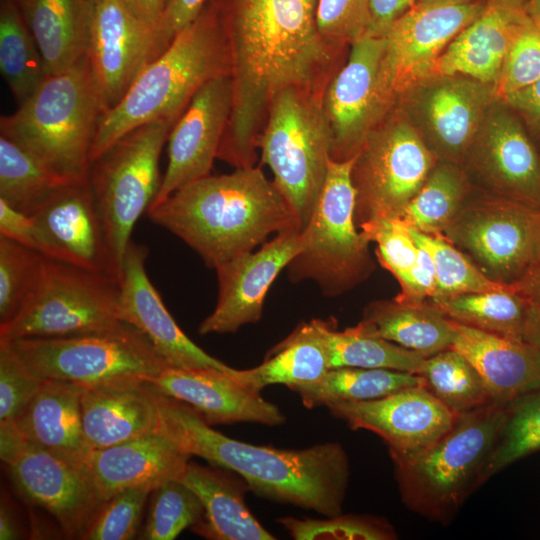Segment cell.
<instances>
[{
	"label": "cell",
	"instance_id": "cell-1",
	"mask_svg": "<svg viewBox=\"0 0 540 540\" xmlns=\"http://www.w3.org/2000/svg\"><path fill=\"white\" fill-rule=\"evenodd\" d=\"M222 24L233 82V105L217 158L254 166L257 139L273 97L313 89L330 61L315 0H211Z\"/></svg>",
	"mask_w": 540,
	"mask_h": 540
},
{
	"label": "cell",
	"instance_id": "cell-2",
	"mask_svg": "<svg viewBox=\"0 0 540 540\" xmlns=\"http://www.w3.org/2000/svg\"><path fill=\"white\" fill-rule=\"evenodd\" d=\"M157 432L188 456L237 473L259 497L339 515L350 477L341 444L326 442L303 449H279L236 440L211 428L184 403L157 391Z\"/></svg>",
	"mask_w": 540,
	"mask_h": 540
},
{
	"label": "cell",
	"instance_id": "cell-3",
	"mask_svg": "<svg viewBox=\"0 0 540 540\" xmlns=\"http://www.w3.org/2000/svg\"><path fill=\"white\" fill-rule=\"evenodd\" d=\"M147 214L214 269L253 251L271 234L302 231L274 182L255 166L193 181Z\"/></svg>",
	"mask_w": 540,
	"mask_h": 540
},
{
	"label": "cell",
	"instance_id": "cell-4",
	"mask_svg": "<svg viewBox=\"0 0 540 540\" xmlns=\"http://www.w3.org/2000/svg\"><path fill=\"white\" fill-rule=\"evenodd\" d=\"M227 72L225 33L216 10L208 4L142 70L123 99L101 115L90 163L141 125L158 119L177 121L204 84Z\"/></svg>",
	"mask_w": 540,
	"mask_h": 540
},
{
	"label": "cell",
	"instance_id": "cell-5",
	"mask_svg": "<svg viewBox=\"0 0 540 540\" xmlns=\"http://www.w3.org/2000/svg\"><path fill=\"white\" fill-rule=\"evenodd\" d=\"M101 98L89 59L46 75L35 92L11 115L0 119V132L19 143L61 177L85 178Z\"/></svg>",
	"mask_w": 540,
	"mask_h": 540
},
{
	"label": "cell",
	"instance_id": "cell-6",
	"mask_svg": "<svg viewBox=\"0 0 540 540\" xmlns=\"http://www.w3.org/2000/svg\"><path fill=\"white\" fill-rule=\"evenodd\" d=\"M490 402L459 416L453 427L421 453L392 460L405 506L429 521L447 524L479 487V476L507 415Z\"/></svg>",
	"mask_w": 540,
	"mask_h": 540
},
{
	"label": "cell",
	"instance_id": "cell-7",
	"mask_svg": "<svg viewBox=\"0 0 540 540\" xmlns=\"http://www.w3.org/2000/svg\"><path fill=\"white\" fill-rule=\"evenodd\" d=\"M313 89L290 87L277 93L257 139L261 161L296 215L308 223L331 160V133L322 99Z\"/></svg>",
	"mask_w": 540,
	"mask_h": 540
},
{
	"label": "cell",
	"instance_id": "cell-8",
	"mask_svg": "<svg viewBox=\"0 0 540 540\" xmlns=\"http://www.w3.org/2000/svg\"><path fill=\"white\" fill-rule=\"evenodd\" d=\"M354 160L355 156L330 160L322 190L300 234L301 249L286 267L290 281L311 280L327 297L352 290L375 270L370 242L354 219Z\"/></svg>",
	"mask_w": 540,
	"mask_h": 540
},
{
	"label": "cell",
	"instance_id": "cell-9",
	"mask_svg": "<svg viewBox=\"0 0 540 540\" xmlns=\"http://www.w3.org/2000/svg\"><path fill=\"white\" fill-rule=\"evenodd\" d=\"M118 279L45 257L31 292L0 340L68 337L120 327Z\"/></svg>",
	"mask_w": 540,
	"mask_h": 540
},
{
	"label": "cell",
	"instance_id": "cell-10",
	"mask_svg": "<svg viewBox=\"0 0 540 540\" xmlns=\"http://www.w3.org/2000/svg\"><path fill=\"white\" fill-rule=\"evenodd\" d=\"M175 122L141 125L90 163L88 180L120 273L134 226L159 191L160 155Z\"/></svg>",
	"mask_w": 540,
	"mask_h": 540
},
{
	"label": "cell",
	"instance_id": "cell-11",
	"mask_svg": "<svg viewBox=\"0 0 540 540\" xmlns=\"http://www.w3.org/2000/svg\"><path fill=\"white\" fill-rule=\"evenodd\" d=\"M437 159L399 107L369 133L355 155L351 178L354 219L365 223L401 218Z\"/></svg>",
	"mask_w": 540,
	"mask_h": 540
},
{
	"label": "cell",
	"instance_id": "cell-12",
	"mask_svg": "<svg viewBox=\"0 0 540 540\" xmlns=\"http://www.w3.org/2000/svg\"><path fill=\"white\" fill-rule=\"evenodd\" d=\"M9 342L27 368L42 380L81 386L124 378L145 381L170 367L149 339L126 323L105 332Z\"/></svg>",
	"mask_w": 540,
	"mask_h": 540
},
{
	"label": "cell",
	"instance_id": "cell-13",
	"mask_svg": "<svg viewBox=\"0 0 540 540\" xmlns=\"http://www.w3.org/2000/svg\"><path fill=\"white\" fill-rule=\"evenodd\" d=\"M442 236L490 280L511 285L535 264L540 209L474 187Z\"/></svg>",
	"mask_w": 540,
	"mask_h": 540
},
{
	"label": "cell",
	"instance_id": "cell-14",
	"mask_svg": "<svg viewBox=\"0 0 540 540\" xmlns=\"http://www.w3.org/2000/svg\"><path fill=\"white\" fill-rule=\"evenodd\" d=\"M0 456L17 493L80 539L104 502L85 468L31 444L12 422L0 423Z\"/></svg>",
	"mask_w": 540,
	"mask_h": 540
},
{
	"label": "cell",
	"instance_id": "cell-15",
	"mask_svg": "<svg viewBox=\"0 0 540 540\" xmlns=\"http://www.w3.org/2000/svg\"><path fill=\"white\" fill-rule=\"evenodd\" d=\"M485 0L415 3L391 25L381 62V89L394 109L411 88L433 75L453 39L482 11Z\"/></svg>",
	"mask_w": 540,
	"mask_h": 540
},
{
	"label": "cell",
	"instance_id": "cell-16",
	"mask_svg": "<svg viewBox=\"0 0 540 540\" xmlns=\"http://www.w3.org/2000/svg\"><path fill=\"white\" fill-rule=\"evenodd\" d=\"M496 99L492 84L463 75H432L406 92L397 107L437 161L462 165Z\"/></svg>",
	"mask_w": 540,
	"mask_h": 540
},
{
	"label": "cell",
	"instance_id": "cell-17",
	"mask_svg": "<svg viewBox=\"0 0 540 540\" xmlns=\"http://www.w3.org/2000/svg\"><path fill=\"white\" fill-rule=\"evenodd\" d=\"M461 166L475 188L540 209V153L503 101L491 104Z\"/></svg>",
	"mask_w": 540,
	"mask_h": 540
},
{
	"label": "cell",
	"instance_id": "cell-18",
	"mask_svg": "<svg viewBox=\"0 0 540 540\" xmlns=\"http://www.w3.org/2000/svg\"><path fill=\"white\" fill-rule=\"evenodd\" d=\"M385 37L366 35L351 44L346 64L331 79L322 108L331 133V159L346 161L393 109L380 82Z\"/></svg>",
	"mask_w": 540,
	"mask_h": 540
},
{
	"label": "cell",
	"instance_id": "cell-19",
	"mask_svg": "<svg viewBox=\"0 0 540 540\" xmlns=\"http://www.w3.org/2000/svg\"><path fill=\"white\" fill-rule=\"evenodd\" d=\"M326 407L351 429L368 430L382 438L392 460L421 453L446 434L458 418L424 385Z\"/></svg>",
	"mask_w": 540,
	"mask_h": 540
},
{
	"label": "cell",
	"instance_id": "cell-20",
	"mask_svg": "<svg viewBox=\"0 0 540 540\" xmlns=\"http://www.w3.org/2000/svg\"><path fill=\"white\" fill-rule=\"evenodd\" d=\"M165 49L159 30L121 0L95 4L88 59L103 113L123 99L142 70Z\"/></svg>",
	"mask_w": 540,
	"mask_h": 540
},
{
	"label": "cell",
	"instance_id": "cell-21",
	"mask_svg": "<svg viewBox=\"0 0 540 540\" xmlns=\"http://www.w3.org/2000/svg\"><path fill=\"white\" fill-rule=\"evenodd\" d=\"M232 105L230 72L209 80L193 96L169 133L167 168L151 207L181 187L210 175Z\"/></svg>",
	"mask_w": 540,
	"mask_h": 540
},
{
	"label": "cell",
	"instance_id": "cell-22",
	"mask_svg": "<svg viewBox=\"0 0 540 540\" xmlns=\"http://www.w3.org/2000/svg\"><path fill=\"white\" fill-rule=\"evenodd\" d=\"M32 216L46 257L119 279L88 175L59 187Z\"/></svg>",
	"mask_w": 540,
	"mask_h": 540
},
{
	"label": "cell",
	"instance_id": "cell-23",
	"mask_svg": "<svg viewBox=\"0 0 540 540\" xmlns=\"http://www.w3.org/2000/svg\"><path fill=\"white\" fill-rule=\"evenodd\" d=\"M300 234L296 228L280 232L259 250L218 266L217 303L200 323L198 333H234L258 322L270 286L301 249Z\"/></svg>",
	"mask_w": 540,
	"mask_h": 540
},
{
	"label": "cell",
	"instance_id": "cell-24",
	"mask_svg": "<svg viewBox=\"0 0 540 540\" xmlns=\"http://www.w3.org/2000/svg\"><path fill=\"white\" fill-rule=\"evenodd\" d=\"M147 256L145 246L129 243L118 279L119 319L143 333L170 367L231 370L195 344L175 322L146 272Z\"/></svg>",
	"mask_w": 540,
	"mask_h": 540
},
{
	"label": "cell",
	"instance_id": "cell-25",
	"mask_svg": "<svg viewBox=\"0 0 540 540\" xmlns=\"http://www.w3.org/2000/svg\"><path fill=\"white\" fill-rule=\"evenodd\" d=\"M229 371L167 367L145 381L163 395L190 407L209 425L257 423L277 426L285 422V415L278 406L265 400L260 393L243 387Z\"/></svg>",
	"mask_w": 540,
	"mask_h": 540
},
{
	"label": "cell",
	"instance_id": "cell-26",
	"mask_svg": "<svg viewBox=\"0 0 540 540\" xmlns=\"http://www.w3.org/2000/svg\"><path fill=\"white\" fill-rule=\"evenodd\" d=\"M81 414L92 450L121 444L157 432V390L140 378L83 386Z\"/></svg>",
	"mask_w": 540,
	"mask_h": 540
},
{
	"label": "cell",
	"instance_id": "cell-27",
	"mask_svg": "<svg viewBox=\"0 0 540 540\" xmlns=\"http://www.w3.org/2000/svg\"><path fill=\"white\" fill-rule=\"evenodd\" d=\"M525 0H485L481 13L439 57L433 75H463L496 85L513 38L526 17Z\"/></svg>",
	"mask_w": 540,
	"mask_h": 540
},
{
	"label": "cell",
	"instance_id": "cell-28",
	"mask_svg": "<svg viewBox=\"0 0 540 540\" xmlns=\"http://www.w3.org/2000/svg\"><path fill=\"white\" fill-rule=\"evenodd\" d=\"M452 322L450 348L476 369L491 401L509 405L540 385V350L536 347L518 338Z\"/></svg>",
	"mask_w": 540,
	"mask_h": 540
},
{
	"label": "cell",
	"instance_id": "cell-29",
	"mask_svg": "<svg viewBox=\"0 0 540 540\" xmlns=\"http://www.w3.org/2000/svg\"><path fill=\"white\" fill-rule=\"evenodd\" d=\"M190 456L159 432L92 450L84 468L105 501L135 487L152 490L183 474Z\"/></svg>",
	"mask_w": 540,
	"mask_h": 540
},
{
	"label": "cell",
	"instance_id": "cell-30",
	"mask_svg": "<svg viewBox=\"0 0 540 540\" xmlns=\"http://www.w3.org/2000/svg\"><path fill=\"white\" fill-rule=\"evenodd\" d=\"M83 389L72 382L43 380L37 395L12 424L31 444L84 467L92 449L83 431Z\"/></svg>",
	"mask_w": 540,
	"mask_h": 540
},
{
	"label": "cell",
	"instance_id": "cell-31",
	"mask_svg": "<svg viewBox=\"0 0 540 540\" xmlns=\"http://www.w3.org/2000/svg\"><path fill=\"white\" fill-rule=\"evenodd\" d=\"M40 50L46 75L88 58L95 4L90 0H14Z\"/></svg>",
	"mask_w": 540,
	"mask_h": 540
},
{
	"label": "cell",
	"instance_id": "cell-32",
	"mask_svg": "<svg viewBox=\"0 0 540 540\" xmlns=\"http://www.w3.org/2000/svg\"><path fill=\"white\" fill-rule=\"evenodd\" d=\"M179 480L189 487L204 507L201 521L191 529L212 540H275L248 509L247 484L221 471L189 461Z\"/></svg>",
	"mask_w": 540,
	"mask_h": 540
},
{
	"label": "cell",
	"instance_id": "cell-33",
	"mask_svg": "<svg viewBox=\"0 0 540 540\" xmlns=\"http://www.w3.org/2000/svg\"><path fill=\"white\" fill-rule=\"evenodd\" d=\"M330 369L327 351L316 319L302 322L274 346L264 361L253 368H232L229 375L250 391L260 393L269 385L293 390L318 382Z\"/></svg>",
	"mask_w": 540,
	"mask_h": 540
},
{
	"label": "cell",
	"instance_id": "cell-34",
	"mask_svg": "<svg viewBox=\"0 0 540 540\" xmlns=\"http://www.w3.org/2000/svg\"><path fill=\"white\" fill-rule=\"evenodd\" d=\"M360 323L370 333L429 357L451 347L453 322L432 302H403L395 297L368 303Z\"/></svg>",
	"mask_w": 540,
	"mask_h": 540
},
{
	"label": "cell",
	"instance_id": "cell-35",
	"mask_svg": "<svg viewBox=\"0 0 540 540\" xmlns=\"http://www.w3.org/2000/svg\"><path fill=\"white\" fill-rule=\"evenodd\" d=\"M473 190L461 165L437 161L400 219L411 230L442 235Z\"/></svg>",
	"mask_w": 540,
	"mask_h": 540
},
{
	"label": "cell",
	"instance_id": "cell-36",
	"mask_svg": "<svg viewBox=\"0 0 540 540\" xmlns=\"http://www.w3.org/2000/svg\"><path fill=\"white\" fill-rule=\"evenodd\" d=\"M424 385L416 373L379 368H332L318 381L296 387L302 404L312 409L338 402H354L386 396L403 388ZM425 386V385H424Z\"/></svg>",
	"mask_w": 540,
	"mask_h": 540
},
{
	"label": "cell",
	"instance_id": "cell-37",
	"mask_svg": "<svg viewBox=\"0 0 540 540\" xmlns=\"http://www.w3.org/2000/svg\"><path fill=\"white\" fill-rule=\"evenodd\" d=\"M330 369L338 367L379 368L419 374L425 356L368 332L359 322L337 331L316 319Z\"/></svg>",
	"mask_w": 540,
	"mask_h": 540
},
{
	"label": "cell",
	"instance_id": "cell-38",
	"mask_svg": "<svg viewBox=\"0 0 540 540\" xmlns=\"http://www.w3.org/2000/svg\"><path fill=\"white\" fill-rule=\"evenodd\" d=\"M448 318L491 333L523 340L531 304L511 286L431 300Z\"/></svg>",
	"mask_w": 540,
	"mask_h": 540
},
{
	"label": "cell",
	"instance_id": "cell-39",
	"mask_svg": "<svg viewBox=\"0 0 540 540\" xmlns=\"http://www.w3.org/2000/svg\"><path fill=\"white\" fill-rule=\"evenodd\" d=\"M68 182L28 149L0 135V199L11 207L32 215Z\"/></svg>",
	"mask_w": 540,
	"mask_h": 540
},
{
	"label": "cell",
	"instance_id": "cell-40",
	"mask_svg": "<svg viewBox=\"0 0 540 540\" xmlns=\"http://www.w3.org/2000/svg\"><path fill=\"white\" fill-rule=\"evenodd\" d=\"M0 71L18 104L46 76L38 45L14 0H0Z\"/></svg>",
	"mask_w": 540,
	"mask_h": 540
},
{
	"label": "cell",
	"instance_id": "cell-41",
	"mask_svg": "<svg viewBox=\"0 0 540 540\" xmlns=\"http://www.w3.org/2000/svg\"><path fill=\"white\" fill-rule=\"evenodd\" d=\"M419 375L425 387L457 417L492 402L479 373L452 348L426 357Z\"/></svg>",
	"mask_w": 540,
	"mask_h": 540
},
{
	"label": "cell",
	"instance_id": "cell-42",
	"mask_svg": "<svg viewBox=\"0 0 540 540\" xmlns=\"http://www.w3.org/2000/svg\"><path fill=\"white\" fill-rule=\"evenodd\" d=\"M540 451V385L507 406L498 438L479 476V486L516 461Z\"/></svg>",
	"mask_w": 540,
	"mask_h": 540
},
{
	"label": "cell",
	"instance_id": "cell-43",
	"mask_svg": "<svg viewBox=\"0 0 540 540\" xmlns=\"http://www.w3.org/2000/svg\"><path fill=\"white\" fill-rule=\"evenodd\" d=\"M409 230L415 242L426 249L432 257L437 282L436 295L433 299L498 290L509 286L486 277L465 254L444 236L427 235Z\"/></svg>",
	"mask_w": 540,
	"mask_h": 540
},
{
	"label": "cell",
	"instance_id": "cell-44",
	"mask_svg": "<svg viewBox=\"0 0 540 540\" xmlns=\"http://www.w3.org/2000/svg\"><path fill=\"white\" fill-rule=\"evenodd\" d=\"M204 507L198 496L178 479L166 481L150 494L141 539L173 540L202 520Z\"/></svg>",
	"mask_w": 540,
	"mask_h": 540
},
{
	"label": "cell",
	"instance_id": "cell-45",
	"mask_svg": "<svg viewBox=\"0 0 540 540\" xmlns=\"http://www.w3.org/2000/svg\"><path fill=\"white\" fill-rule=\"evenodd\" d=\"M277 522L296 540H393L392 525L379 517L343 513L324 519L278 518Z\"/></svg>",
	"mask_w": 540,
	"mask_h": 540
},
{
	"label": "cell",
	"instance_id": "cell-46",
	"mask_svg": "<svg viewBox=\"0 0 540 540\" xmlns=\"http://www.w3.org/2000/svg\"><path fill=\"white\" fill-rule=\"evenodd\" d=\"M45 257L0 236V324L19 310L35 285Z\"/></svg>",
	"mask_w": 540,
	"mask_h": 540
},
{
	"label": "cell",
	"instance_id": "cell-47",
	"mask_svg": "<svg viewBox=\"0 0 540 540\" xmlns=\"http://www.w3.org/2000/svg\"><path fill=\"white\" fill-rule=\"evenodd\" d=\"M359 230L370 243H376L380 265L395 277L400 290L405 288L418 255L409 228L400 218H387L365 223Z\"/></svg>",
	"mask_w": 540,
	"mask_h": 540
},
{
	"label": "cell",
	"instance_id": "cell-48",
	"mask_svg": "<svg viewBox=\"0 0 540 540\" xmlns=\"http://www.w3.org/2000/svg\"><path fill=\"white\" fill-rule=\"evenodd\" d=\"M152 491L147 487L128 488L105 500L80 539L135 538L144 505Z\"/></svg>",
	"mask_w": 540,
	"mask_h": 540
},
{
	"label": "cell",
	"instance_id": "cell-49",
	"mask_svg": "<svg viewBox=\"0 0 540 540\" xmlns=\"http://www.w3.org/2000/svg\"><path fill=\"white\" fill-rule=\"evenodd\" d=\"M540 78V27L526 14L504 59L495 85L496 97L523 90Z\"/></svg>",
	"mask_w": 540,
	"mask_h": 540
},
{
	"label": "cell",
	"instance_id": "cell-50",
	"mask_svg": "<svg viewBox=\"0 0 540 540\" xmlns=\"http://www.w3.org/2000/svg\"><path fill=\"white\" fill-rule=\"evenodd\" d=\"M43 380L34 375L13 349L0 340V423L13 422L39 392Z\"/></svg>",
	"mask_w": 540,
	"mask_h": 540
},
{
	"label": "cell",
	"instance_id": "cell-51",
	"mask_svg": "<svg viewBox=\"0 0 540 540\" xmlns=\"http://www.w3.org/2000/svg\"><path fill=\"white\" fill-rule=\"evenodd\" d=\"M316 22L328 43L351 45L370 33L369 0H319Z\"/></svg>",
	"mask_w": 540,
	"mask_h": 540
},
{
	"label": "cell",
	"instance_id": "cell-52",
	"mask_svg": "<svg viewBox=\"0 0 540 540\" xmlns=\"http://www.w3.org/2000/svg\"><path fill=\"white\" fill-rule=\"evenodd\" d=\"M0 236L43 253V244L32 215L0 199Z\"/></svg>",
	"mask_w": 540,
	"mask_h": 540
},
{
	"label": "cell",
	"instance_id": "cell-53",
	"mask_svg": "<svg viewBox=\"0 0 540 540\" xmlns=\"http://www.w3.org/2000/svg\"><path fill=\"white\" fill-rule=\"evenodd\" d=\"M436 289V272L432 257L426 249L418 245L417 260L409 282L395 298L403 302H426L435 297Z\"/></svg>",
	"mask_w": 540,
	"mask_h": 540
},
{
	"label": "cell",
	"instance_id": "cell-54",
	"mask_svg": "<svg viewBox=\"0 0 540 540\" xmlns=\"http://www.w3.org/2000/svg\"><path fill=\"white\" fill-rule=\"evenodd\" d=\"M206 0H167L160 34L167 47L173 38L201 13Z\"/></svg>",
	"mask_w": 540,
	"mask_h": 540
},
{
	"label": "cell",
	"instance_id": "cell-55",
	"mask_svg": "<svg viewBox=\"0 0 540 540\" xmlns=\"http://www.w3.org/2000/svg\"><path fill=\"white\" fill-rule=\"evenodd\" d=\"M501 101L518 114L530 136L540 140V78Z\"/></svg>",
	"mask_w": 540,
	"mask_h": 540
},
{
	"label": "cell",
	"instance_id": "cell-56",
	"mask_svg": "<svg viewBox=\"0 0 540 540\" xmlns=\"http://www.w3.org/2000/svg\"><path fill=\"white\" fill-rule=\"evenodd\" d=\"M416 0H369L371 27L369 35L384 36L391 25L410 9Z\"/></svg>",
	"mask_w": 540,
	"mask_h": 540
},
{
	"label": "cell",
	"instance_id": "cell-57",
	"mask_svg": "<svg viewBox=\"0 0 540 540\" xmlns=\"http://www.w3.org/2000/svg\"><path fill=\"white\" fill-rule=\"evenodd\" d=\"M124 5L139 19L157 28L164 14L167 0H121ZM162 38V37H161Z\"/></svg>",
	"mask_w": 540,
	"mask_h": 540
},
{
	"label": "cell",
	"instance_id": "cell-58",
	"mask_svg": "<svg viewBox=\"0 0 540 540\" xmlns=\"http://www.w3.org/2000/svg\"><path fill=\"white\" fill-rule=\"evenodd\" d=\"M510 286L530 304L540 307V267L531 268Z\"/></svg>",
	"mask_w": 540,
	"mask_h": 540
},
{
	"label": "cell",
	"instance_id": "cell-59",
	"mask_svg": "<svg viewBox=\"0 0 540 540\" xmlns=\"http://www.w3.org/2000/svg\"><path fill=\"white\" fill-rule=\"evenodd\" d=\"M16 517L12 508L4 497L1 498L0 505V539L15 540L22 538Z\"/></svg>",
	"mask_w": 540,
	"mask_h": 540
},
{
	"label": "cell",
	"instance_id": "cell-60",
	"mask_svg": "<svg viewBox=\"0 0 540 540\" xmlns=\"http://www.w3.org/2000/svg\"><path fill=\"white\" fill-rule=\"evenodd\" d=\"M523 340L540 350V307L538 306L531 304Z\"/></svg>",
	"mask_w": 540,
	"mask_h": 540
},
{
	"label": "cell",
	"instance_id": "cell-61",
	"mask_svg": "<svg viewBox=\"0 0 540 540\" xmlns=\"http://www.w3.org/2000/svg\"><path fill=\"white\" fill-rule=\"evenodd\" d=\"M524 9L528 17L540 27V0H525Z\"/></svg>",
	"mask_w": 540,
	"mask_h": 540
},
{
	"label": "cell",
	"instance_id": "cell-62",
	"mask_svg": "<svg viewBox=\"0 0 540 540\" xmlns=\"http://www.w3.org/2000/svg\"><path fill=\"white\" fill-rule=\"evenodd\" d=\"M468 0H416L415 3L418 4H428V3H451V2H463Z\"/></svg>",
	"mask_w": 540,
	"mask_h": 540
},
{
	"label": "cell",
	"instance_id": "cell-63",
	"mask_svg": "<svg viewBox=\"0 0 540 540\" xmlns=\"http://www.w3.org/2000/svg\"><path fill=\"white\" fill-rule=\"evenodd\" d=\"M533 267H540V237H539V242H538L536 260H535V264H534Z\"/></svg>",
	"mask_w": 540,
	"mask_h": 540
},
{
	"label": "cell",
	"instance_id": "cell-64",
	"mask_svg": "<svg viewBox=\"0 0 540 540\" xmlns=\"http://www.w3.org/2000/svg\"><path fill=\"white\" fill-rule=\"evenodd\" d=\"M93 4L98 3L100 0H90Z\"/></svg>",
	"mask_w": 540,
	"mask_h": 540
}]
</instances>
